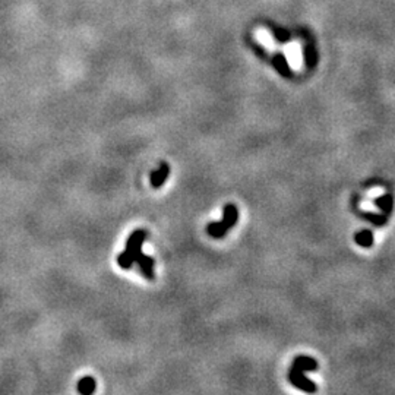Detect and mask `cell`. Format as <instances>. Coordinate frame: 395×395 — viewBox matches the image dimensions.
<instances>
[{
	"instance_id": "obj_1",
	"label": "cell",
	"mask_w": 395,
	"mask_h": 395,
	"mask_svg": "<svg viewBox=\"0 0 395 395\" xmlns=\"http://www.w3.org/2000/svg\"><path fill=\"white\" fill-rule=\"evenodd\" d=\"M148 237V230L136 228L126 240V247L122 253L117 255V265L122 269H131L132 265L136 262L138 256L142 253V244Z\"/></svg>"
},
{
	"instance_id": "obj_2",
	"label": "cell",
	"mask_w": 395,
	"mask_h": 395,
	"mask_svg": "<svg viewBox=\"0 0 395 395\" xmlns=\"http://www.w3.org/2000/svg\"><path fill=\"white\" fill-rule=\"evenodd\" d=\"M239 221V209L234 203H227L222 208V218L218 222H211L206 227V233L212 239L224 237L231 227H234Z\"/></svg>"
},
{
	"instance_id": "obj_3",
	"label": "cell",
	"mask_w": 395,
	"mask_h": 395,
	"mask_svg": "<svg viewBox=\"0 0 395 395\" xmlns=\"http://www.w3.org/2000/svg\"><path fill=\"white\" fill-rule=\"evenodd\" d=\"M283 54H284L285 62L290 69L293 70H300L303 66V48L302 43L299 40L288 41L283 45Z\"/></svg>"
},
{
	"instance_id": "obj_4",
	"label": "cell",
	"mask_w": 395,
	"mask_h": 395,
	"mask_svg": "<svg viewBox=\"0 0 395 395\" xmlns=\"http://www.w3.org/2000/svg\"><path fill=\"white\" fill-rule=\"evenodd\" d=\"M288 379L296 388H299L302 391H306V393H315L316 391V385L307 378L302 369H299L296 366H291V369L288 372Z\"/></svg>"
},
{
	"instance_id": "obj_5",
	"label": "cell",
	"mask_w": 395,
	"mask_h": 395,
	"mask_svg": "<svg viewBox=\"0 0 395 395\" xmlns=\"http://www.w3.org/2000/svg\"><path fill=\"white\" fill-rule=\"evenodd\" d=\"M255 40L261 44L266 51H269V53H274V51L278 50V43L274 38V35L269 32L268 28H263V26L256 28L255 29Z\"/></svg>"
},
{
	"instance_id": "obj_6",
	"label": "cell",
	"mask_w": 395,
	"mask_h": 395,
	"mask_svg": "<svg viewBox=\"0 0 395 395\" xmlns=\"http://www.w3.org/2000/svg\"><path fill=\"white\" fill-rule=\"evenodd\" d=\"M169 176H170V166L167 163H161L158 166V169H155L153 173H151V176H150L151 186H153L154 189L161 188L166 183V180L169 179Z\"/></svg>"
},
{
	"instance_id": "obj_7",
	"label": "cell",
	"mask_w": 395,
	"mask_h": 395,
	"mask_svg": "<svg viewBox=\"0 0 395 395\" xmlns=\"http://www.w3.org/2000/svg\"><path fill=\"white\" fill-rule=\"evenodd\" d=\"M139 265V271H141V274L147 278V280H150V281H153V280H155V268H154V259L151 258V256H148V255H145L144 252L138 256V259H136V262Z\"/></svg>"
},
{
	"instance_id": "obj_8",
	"label": "cell",
	"mask_w": 395,
	"mask_h": 395,
	"mask_svg": "<svg viewBox=\"0 0 395 395\" xmlns=\"http://www.w3.org/2000/svg\"><path fill=\"white\" fill-rule=\"evenodd\" d=\"M293 366L302 369L303 372H310V371H316L318 369V363L315 359L312 357H307V356H299L294 359L293 362Z\"/></svg>"
},
{
	"instance_id": "obj_9",
	"label": "cell",
	"mask_w": 395,
	"mask_h": 395,
	"mask_svg": "<svg viewBox=\"0 0 395 395\" xmlns=\"http://www.w3.org/2000/svg\"><path fill=\"white\" fill-rule=\"evenodd\" d=\"M97 388V382L92 376H85L78 382V393L82 395H91Z\"/></svg>"
},
{
	"instance_id": "obj_10",
	"label": "cell",
	"mask_w": 395,
	"mask_h": 395,
	"mask_svg": "<svg viewBox=\"0 0 395 395\" xmlns=\"http://www.w3.org/2000/svg\"><path fill=\"white\" fill-rule=\"evenodd\" d=\"M356 241H357V244H360L363 247H369L373 243V234L369 230H362L360 233L356 234Z\"/></svg>"
},
{
	"instance_id": "obj_11",
	"label": "cell",
	"mask_w": 395,
	"mask_h": 395,
	"mask_svg": "<svg viewBox=\"0 0 395 395\" xmlns=\"http://www.w3.org/2000/svg\"><path fill=\"white\" fill-rule=\"evenodd\" d=\"M376 205H379L384 211H391V206H393V199L390 195H384L381 197L379 199H376Z\"/></svg>"
}]
</instances>
